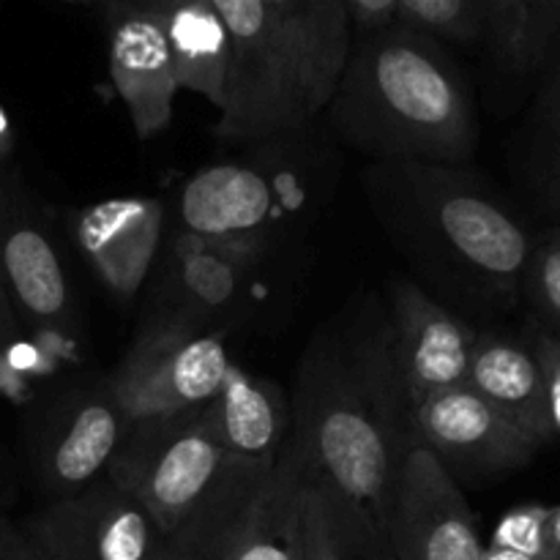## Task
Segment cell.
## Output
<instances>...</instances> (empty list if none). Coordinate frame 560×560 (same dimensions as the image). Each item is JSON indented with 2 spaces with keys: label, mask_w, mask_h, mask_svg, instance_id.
Segmentation results:
<instances>
[{
  "label": "cell",
  "mask_w": 560,
  "mask_h": 560,
  "mask_svg": "<svg viewBox=\"0 0 560 560\" xmlns=\"http://www.w3.org/2000/svg\"><path fill=\"white\" fill-rule=\"evenodd\" d=\"M290 443L312 479L386 534L399 468L421 446L386 299L366 293L312 334L290 402Z\"/></svg>",
  "instance_id": "6da1fadb"
},
{
  "label": "cell",
  "mask_w": 560,
  "mask_h": 560,
  "mask_svg": "<svg viewBox=\"0 0 560 560\" xmlns=\"http://www.w3.org/2000/svg\"><path fill=\"white\" fill-rule=\"evenodd\" d=\"M364 191L394 249L438 301L495 310L523 295L534 238L463 164L372 162Z\"/></svg>",
  "instance_id": "7a4b0ae2"
},
{
  "label": "cell",
  "mask_w": 560,
  "mask_h": 560,
  "mask_svg": "<svg viewBox=\"0 0 560 560\" xmlns=\"http://www.w3.org/2000/svg\"><path fill=\"white\" fill-rule=\"evenodd\" d=\"M331 137L372 162L465 164L476 107L446 44L405 22L350 42L326 109Z\"/></svg>",
  "instance_id": "3957f363"
},
{
  "label": "cell",
  "mask_w": 560,
  "mask_h": 560,
  "mask_svg": "<svg viewBox=\"0 0 560 560\" xmlns=\"http://www.w3.org/2000/svg\"><path fill=\"white\" fill-rule=\"evenodd\" d=\"M238 148L180 184L175 233L219 244L306 246L339 184L331 131L312 124Z\"/></svg>",
  "instance_id": "277c9868"
},
{
  "label": "cell",
  "mask_w": 560,
  "mask_h": 560,
  "mask_svg": "<svg viewBox=\"0 0 560 560\" xmlns=\"http://www.w3.org/2000/svg\"><path fill=\"white\" fill-rule=\"evenodd\" d=\"M268 470L228 457L206 402L131 421L107 476L156 517L178 552H202L224 547Z\"/></svg>",
  "instance_id": "5b68a950"
},
{
  "label": "cell",
  "mask_w": 560,
  "mask_h": 560,
  "mask_svg": "<svg viewBox=\"0 0 560 560\" xmlns=\"http://www.w3.org/2000/svg\"><path fill=\"white\" fill-rule=\"evenodd\" d=\"M306 266V246L219 244L170 230L148 279L140 326L224 337L279 326L299 301Z\"/></svg>",
  "instance_id": "8992f818"
},
{
  "label": "cell",
  "mask_w": 560,
  "mask_h": 560,
  "mask_svg": "<svg viewBox=\"0 0 560 560\" xmlns=\"http://www.w3.org/2000/svg\"><path fill=\"white\" fill-rule=\"evenodd\" d=\"M230 33V69L217 137L233 145L317 124L323 107L304 63L257 0H211Z\"/></svg>",
  "instance_id": "52a82bcc"
},
{
  "label": "cell",
  "mask_w": 560,
  "mask_h": 560,
  "mask_svg": "<svg viewBox=\"0 0 560 560\" xmlns=\"http://www.w3.org/2000/svg\"><path fill=\"white\" fill-rule=\"evenodd\" d=\"M0 282L20 328L74 348L82 326L69 271L49 219L11 162L0 167Z\"/></svg>",
  "instance_id": "ba28073f"
},
{
  "label": "cell",
  "mask_w": 560,
  "mask_h": 560,
  "mask_svg": "<svg viewBox=\"0 0 560 560\" xmlns=\"http://www.w3.org/2000/svg\"><path fill=\"white\" fill-rule=\"evenodd\" d=\"M131 419L107 375L74 381L49 397L31 430V468L49 503L96 485L129 438Z\"/></svg>",
  "instance_id": "9c48e42d"
},
{
  "label": "cell",
  "mask_w": 560,
  "mask_h": 560,
  "mask_svg": "<svg viewBox=\"0 0 560 560\" xmlns=\"http://www.w3.org/2000/svg\"><path fill=\"white\" fill-rule=\"evenodd\" d=\"M230 366L224 334L137 326L107 381L126 416L145 421L211 402Z\"/></svg>",
  "instance_id": "30bf717a"
},
{
  "label": "cell",
  "mask_w": 560,
  "mask_h": 560,
  "mask_svg": "<svg viewBox=\"0 0 560 560\" xmlns=\"http://www.w3.org/2000/svg\"><path fill=\"white\" fill-rule=\"evenodd\" d=\"M27 530L55 560H178L151 512L109 476L47 503Z\"/></svg>",
  "instance_id": "8fae6325"
},
{
  "label": "cell",
  "mask_w": 560,
  "mask_h": 560,
  "mask_svg": "<svg viewBox=\"0 0 560 560\" xmlns=\"http://www.w3.org/2000/svg\"><path fill=\"white\" fill-rule=\"evenodd\" d=\"M386 536L397 560H485L463 487L424 446L410 448L399 468Z\"/></svg>",
  "instance_id": "7c38bea8"
},
{
  "label": "cell",
  "mask_w": 560,
  "mask_h": 560,
  "mask_svg": "<svg viewBox=\"0 0 560 560\" xmlns=\"http://www.w3.org/2000/svg\"><path fill=\"white\" fill-rule=\"evenodd\" d=\"M394 353L413 410L448 388L468 386L476 331L413 277H394L386 295Z\"/></svg>",
  "instance_id": "4fadbf2b"
},
{
  "label": "cell",
  "mask_w": 560,
  "mask_h": 560,
  "mask_svg": "<svg viewBox=\"0 0 560 560\" xmlns=\"http://www.w3.org/2000/svg\"><path fill=\"white\" fill-rule=\"evenodd\" d=\"M162 197H109L69 213V235L104 290L120 304H135L145 290L167 235Z\"/></svg>",
  "instance_id": "5bb4252c"
},
{
  "label": "cell",
  "mask_w": 560,
  "mask_h": 560,
  "mask_svg": "<svg viewBox=\"0 0 560 560\" xmlns=\"http://www.w3.org/2000/svg\"><path fill=\"white\" fill-rule=\"evenodd\" d=\"M419 443L435 454L452 479H490L509 474L539 452L528 435L503 419L470 386L448 388L416 408Z\"/></svg>",
  "instance_id": "9a60e30c"
},
{
  "label": "cell",
  "mask_w": 560,
  "mask_h": 560,
  "mask_svg": "<svg viewBox=\"0 0 560 560\" xmlns=\"http://www.w3.org/2000/svg\"><path fill=\"white\" fill-rule=\"evenodd\" d=\"M102 14L107 22L109 80L129 109L137 137L151 140L170 126L180 91L164 16L131 5H102Z\"/></svg>",
  "instance_id": "2e32d148"
},
{
  "label": "cell",
  "mask_w": 560,
  "mask_h": 560,
  "mask_svg": "<svg viewBox=\"0 0 560 560\" xmlns=\"http://www.w3.org/2000/svg\"><path fill=\"white\" fill-rule=\"evenodd\" d=\"M310 485V470L288 438L279 459L224 541V560H304Z\"/></svg>",
  "instance_id": "e0dca14e"
},
{
  "label": "cell",
  "mask_w": 560,
  "mask_h": 560,
  "mask_svg": "<svg viewBox=\"0 0 560 560\" xmlns=\"http://www.w3.org/2000/svg\"><path fill=\"white\" fill-rule=\"evenodd\" d=\"M208 413L228 457L255 468H273L290 438V402L282 388L235 364Z\"/></svg>",
  "instance_id": "ac0fdd59"
},
{
  "label": "cell",
  "mask_w": 560,
  "mask_h": 560,
  "mask_svg": "<svg viewBox=\"0 0 560 560\" xmlns=\"http://www.w3.org/2000/svg\"><path fill=\"white\" fill-rule=\"evenodd\" d=\"M468 386L539 448L556 438L547 408L545 375L528 342L492 331L479 334L470 359Z\"/></svg>",
  "instance_id": "d6986e66"
},
{
  "label": "cell",
  "mask_w": 560,
  "mask_h": 560,
  "mask_svg": "<svg viewBox=\"0 0 560 560\" xmlns=\"http://www.w3.org/2000/svg\"><path fill=\"white\" fill-rule=\"evenodd\" d=\"M304 63L315 98L326 109L348 60L353 25L342 0H257Z\"/></svg>",
  "instance_id": "ffe728a7"
},
{
  "label": "cell",
  "mask_w": 560,
  "mask_h": 560,
  "mask_svg": "<svg viewBox=\"0 0 560 560\" xmlns=\"http://www.w3.org/2000/svg\"><path fill=\"white\" fill-rule=\"evenodd\" d=\"M167 42L175 80L180 91H191L224 107L230 69V33L211 0H180L167 16Z\"/></svg>",
  "instance_id": "44dd1931"
},
{
  "label": "cell",
  "mask_w": 560,
  "mask_h": 560,
  "mask_svg": "<svg viewBox=\"0 0 560 560\" xmlns=\"http://www.w3.org/2000/svg\"><path fill=\"white\" fill-rule=\"evenodd\" d=\"M485 42L509 74H534L560 42V0H485Z\"/></svg>",
  "instance_id": "7402d4cb"
},
{
  "label": "cell",
  "mask_w": 560,
  "mask_h": 560,
  "mask_svg": "<svg viewBox=\"0 0 560 560\" xmlns=\"http://www.w3.org/2000/svg\"><path fill=\"white\" fill-rule=\"evenodd\" d=\"M304 560H397L388 536L331 487L312 479Z\"/></svg>",
  "instance_id": "603a6c76"
},
{
  "label": "cell",
  "mask_w": 560,
  "mask_h": 560,
  "mask_svg": "<svg viewBox=\"0 0 560 560\" xmlns=\"http://www.w3.org/2000/svg\"><path fill=\"white\" fill-rule=\"evenodd\" d=\"M397 20L443 44L485 42V0H397Z\"/></svg>",
  "instance_id": "cb8c5ba5"
},
{
  "label": "cell",
  "mask_w": 560,
  "mask_h": 560,
  "mask_svg": "<svg viewBox=\"0 0 560 560\" xmlns=\"http://www.w3.org/2000/svg\"><path fill=\"white\" fill-rule=\"evenodd\" d=\"M523 295L534 310V323L560 337V230L534 241L523 277Z\"/></svg>",
  "instance_id": "d4e9b609"
},
{
  "label": "cell",
  "mask_w": 560,
  "mask_h": 560,
  "mask_svg": "<svg viewBox=\"0 0 560 560\" xmlns=\"http://www.w3.org/2000/svg\"><path fill=\"white\" fill-rule=\"evenodd\" d=\"M536 178L547 206L560 211V60L539 98V126H536Z\"/></svg>",
  "instance_id": "484cf974"
},
{
  "label": "cell",
  "mask_w": 560,
  "mask_h": 560,
  "mask_svg": "<svg viewBox=\"0 0 560 560\" xmlns=\"http://www.w3.org/2000/svg\"><path fill=\"white\" fill-rule=\"evenodd\" d=\"M547 517L550 506H517L498 523L492 547L520 552L530 560H550V545H547Z\"/></svg>",
  "instance_id": "4316f807"
},
{
  "label": "cell",
  "mask_w": 560,
  "mask_h": 560,
  "mask_svg": "<svg viewBox=\"0 0 560 560\" xmlns=\"http://www.w3.org/2000/svg\"><path fill=\"white\" fill-rule=\"evenodd\" d=\"M525 342L534 350L536 361H539L541 366V375H545L552 435L560 441V337L558 334L547 331L539 323H530L528 334H525Z\"/></svg>",
  "instance_id": "83f0119b"
},
{
  "label": "cell",
  "mask_w": 560,
  "mask_h": 560,
  "mask_svg": "<svg viewBox=\"0 0 560 560\" xmlns=\"http://www.w3.org/2000/svg\"><path fill=\"white\" fill-rule=\"evenodd\" d=\"M342 3L348 9L353 36L381 31L397 22V0H342Z\"/></svg>",
  "instance_id": "f1b7e54d"
},
{
  "label": "cell",
  "mask_w": 560,
  "mask_h": 560,
  "mask_svg": "<svg viewBox=\"0 0 560 560\" xmlns=\"http://www.w3.org/2000/svg\"><path fill=\"white\" fill-rule=\"evenodd\" d=\"M0 560H38V545L27 525H16L3 512H0Z\"/></svg>",
  "instance_id": "f546056e"
},
{
  "label": "cell",
  "mask_w": 560,
  "mask_h": 560,
  "mask_svg": "<svg viewBox=\"0 0 560 560\" xmlns=\"http://www.w3.org/2000/svg\"><path fill=\"white\" fill-rule=\"evenodd\" d=\"M16 334H20V320H16L14 310H11L9 299H5L3 282H0V353L16 342Z\"/></svg>",
  "instance_id": "4dcf8cb0"
},
{
  "label": "cell",
  "mask_w": 560,
  "mask_h": 560,
  "mask_svg": "<svg viewBox=\"0 0 560 560\" xmlns=\"http://www.w3.org/2000/svg\"><path fill=\"white\" fill-rule=\"evenodd\" d=\"M178 3L180 0H104L102 5H131V9L153 11V14L167 16ZM102 5H98V9H102Z\"/></svg>",
  "instance_id": "1f68e13d"
},
{
  "label": "cell",
  "mask_w": 560,
  "mask_h": 560,
  "mask_svg": "<svg viewBox=\"0 0 560 560\" xmlns=\"http://www.w3.org/2000/svg\"><path fill=\"white\" fill-rule=\"evenodd\" d=\"M547 545H550V560H560V506H550V517H547Z\"/></svg>",
  "instance_id": "d6a6232c"
},
{
  "label": "cell",
  "mask_w": 560,
  "mask_h": 560,
  "mask_svg": "<svg viewBox=\"0 0 560 560\" xmlns=\"http://www.w3.org/2000/svg\"><path fill=\"white\" fill-rule=\"evenodd\" d=\"M0 3H3V0H0ZM9 156H11V131H9V124L3 120V115H0V167L9 164Z\"/></svg>",
  "instance_id": "836d02e7"
},
{
  "label": "cell",
  "mask_w": 560,
  "mask_h": 560,
  "mask_svg": "<svg viewBox=\"0 0 560 560\" xmlns=\"http://www.w3.org/2000/svg\"><path fill=\"white\" fill-rule=\"evenodd\" d=\"M485 560H530L525 556H520V552H512V550H503V547H485Z\"/></svg>",
  "instance_id": "e575fe53"
},
{
  "label": "cell",
  "mask_w": 560,
  "mask_h": 560,
  "mask_svg": "<svg viewBox=\"0 0 560 560\" xmlns=\"http://www.w3.org/2000/svg\"><path fill=\"white\" fill-rule=\"evenodd\" d=\"M178 560H224V547H213V550L202 552H180Z\"/></svg>",
  "instance_id": "d590c367"
},
{
  "label": "cell",
  "mask_w": 560,
  "mask_h": 560,
  "mask_svg": "<svg viewBox=\"0 0 560 560\" xmlns=\"http://www.w3.org/2000/svg\"><path fill=\"white\" fill-rule=\"evenodd\" d=\"M63 3H96V5H102L104 0H63Z\"/></svg>",
  "instance_id": "8d00e7d4"
},
{
  "label": "cell",
  "mask_w": 560,
  "mask_h": 560,
  "mask_svg": "<svg viewBox=\"0 0 560 560\" xmlns=\"http://www.w3.org/2000/svg\"><path fill=\"white\" fill-rule=\"evenodd\" d=\"M38 560H55L52 556H47V552L42 550V547H38Z\"/></svg>",
  "instance_id": "74e56055"
}]
</instances>
